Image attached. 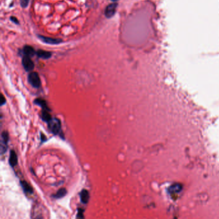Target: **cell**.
<instances>
[{"instance_id":"6da1fadb","label":"cell","mask_w":219,"mask_h":219,"mask_svg":"<svg viewBox=\"0 0 219 219\" xmlns=\"http://www.w3.org/2000/svg\"><path fill=\"white\" fill-rule=\"evenodd\" d=\"M47 123L48 128L51 132L55 134V135H59L60 133H61V123L59 119L52 118V119Z\"/></svg>"},{"instance_id":"7a4b0ae2","label":"cell","mask_w":219,"mask_h":219,"mask_svg":"<svg viewBox=\"0 0 219 219\" xmlns=\"http://www.w3.org/2000/svg\"><path fill=\"white\" fill-rule=\"evenodd\" d=\"M28 82L35 88H39L41 86L40 78L36 72H31L29 74Z\"/></svg>"},{"instance_id":"3957f363","label":"cell","mask_w":219,"mask_h":219,"mask_svg":"<svg viewBox=\"0 0 219 219\" xmlns=\"http://www.w3.org/2000/svg\"><path fill=\"white\" fill-rule=\"evenodd\" d=\"M22 64L26 72H31L34 68V64L30 59V57L25 55L22 59Z\"/></svg>"},{"instance_id":"277c9868","label":"cell","mask_w":219,"mask_h":219,"mask_svg":"<svg viewBox=\"0 0 219 219\" xmlns=\"http://www.w3.org/2000/svg\"><path fill=\"white\" fill-rule=\"evenodd\" d=\"M9 141V134L6 131H3L1 137V152L3 154L7 149V144Z\"/></svg>"},{"instance_id":"5b68a950","label":"cell","mask_w":219,"mask_h":219,"mask_svg":"<svg viewBox=\"0 0 219 219\" xmlns=\"http://www.w3.org/2000/svg\"><path fill=\"white\" fill-rule=\"evenodd\" d=\"M116 8H117V4L116 3H112V4H110L109 6H107L105 12L106 17L110 18V17H112L114 16L116 12Z\"/></svg>"},{"instance_id":"8992f818","label":"cell","mask_w":219,"mask_h":219,"mask_svg":"<svg viewBox=\"0 0 219 219\" xmlns=\"http://www.w3.org/2000/svg\"><path fill=\"white\" fill-rule=\"evenodd\" d=\"M41 39L46 42L47 44H59L61 43L62 41L59 39H53V38H49L47 37H44V36H39Z\"/></svg>"},{"instance_id":"52a82bcc","label":"cell","mask_w":219,"mask_h":219,"mask_svg":"<svg viewBox=\"0 0 219 219\" xmlns=\"http://www.w3.org/2000/svg\"><path fill=\"white\" fill-rule=\"evenodd\" d=\"M9 163L12 167H15L17 163V156L14 150H11V152H10V153Z\"/></svg>"},{"instance_id":"ba28073f","label":"cell","mask_w":219,"mask_h":219,"mask_svg":"<svg viewBox=\"0 0 219 219\" xmlns=\"http://www.w3.org/2000/svg\"><path fill=\"white\" fill-rule=\"evenodd\" d=\"M80 200L81 202L83 203L84 204H87L89 201V194L88 191L86 190H83L81 191L80 193Z\"/></svg>"},{"instance_id":"9c48e42d","label":"cell","mask_w":219,"mask_h":219,"mask_svg":"<svg viewBox=\"0 0 219 219\" xmlns=\"http://www.w3.org/2000/svg\"><path fill=\"white\" fill-rule=\"evenodd\" d=\"M20 183L24 192L29 194H31L33 193L32 188H31V186L27 182H26L25 181H22L20 182Z\"/></svg>"},{"instance_id":"30bf717a","label":"cell","mask_w":219,"mask_h":219,"mask_svg":"<svg viewBox=\"0 0 219 219\" xmlns=\"http://www.w3.org/2000/svg\"><path fill=\"white\" fill-rule=\"evenodd\" d=\"M23 52L24 54L28 57L33 56L35 54L34 49L31 47H30V46H25L23 49Z\"/></svg>"},{"instance_id":"8fae6325","label":"cell","mask_w":219,"mask_h":219,"mask_svg":"<svg viewBox=\"0 0 219 219\" xmlns=\"http://www.w3.org/2000/svg\"><path fill=\"white\" fill-rule=\"evenodd\" d=\"M41 118L42 120H44V122H48L49 120L52 119V116L49 113L48 109H42V114H41Z\"/></svg>"},{"instance_id":"7c38bea8","label":"cell","mask_w":219,"mask_h":219,"mask_svg":"<svg viewBox=\"0 0 219 219\" xmlns=\"http://www.w3.org/2000/svg\"><path fill=\"white\" fill-rule=\"evenodd\" d=\"M37 55L42 59H49L52 56V54L49 52L41 50V49L37 52Z\"/></svg>"},{"instance_id":"4fadbf2b","label":"cell","mask_w":219,"mask_h":219,"mask_svg":"<svg viewBox=\"0 0 219 219\" xmlns=\"http://www.w3.org/2000/svg\"><path fill=\"white\" fill-rule=\"evenodd\" d=\"M35 104H37L38 105L41 106V107H42V109H48V110H49L48 105H47V102H45V100H42V99L41 98H37L36 99V100H35Z\"/></svg>"},{"instance_id":"5bb4252c","label":"cell","mask_w":219,"mask_h":219,"mask_svg":"<svg viewBox=\"0 0 219 219\" xmlns=\"http://www.w3.org/2000/svg\"><path fill=\"white\" fill-rule=\"evenodd\" d=\"M66 193H67V191L65 188H61L58 190V192H57L53 197H55V199H60V198L65 196Z\"/></svg>"},{"instance_id":"9a60e30c","label":"cell","mask_w":219,"mask_h":219,"mask_svg":"<svg viewBox=\"0 0 219 219\" xmlns=\"http://www.w3.org/2000/svg\"><path fill=\"white\" fill-rule=\"evenodd\" d=\"M171 190H172V192H179V191L181 190V187L179 185H176L173 186L172 187V188H171Z\"/></svg>"},{"instance_id":"2e32d148","label":"cell","mask_w":219,"mask_h":219,"mask_svg":"<svg viewBox=\"0 0 219 219\" xmlns=\"http://www.w3.org/2000/svg\"><path fill=\"white\" fill-rule=\"evenodd\" d=\"M30 0H20L21 5L23 7H26L27 6L28 3H29Z\"/></svg>"},{"instance_id":"e0dca14e","label":"cell","mask_w":219,"mask_h":219,"mask_svg":"<svg viewBox=\"0 0 219 219\" xmlns=\"http://www.w3.org/2000/svg\"><path fill=\"white\" fill-rule=\"evenodd\" d=\"M77 217L78 218H83V210H81L80 208H79V210H78V215H77Z\"/></svg>"},{"instance_id":"ac0fdd59","label":"cell","mask_w":219,"mask_h":219,"mask_svg":"<svg viewBox=\"0 0 219 219\" xmlns=\"http://www.w3.org/2000/svg\"><path fill=\"white\" fill-rule=\"evenodd\" d=\"M1 105H3V104H5V102H6V100H5V97H3V95H1Z\"/></svg>"},{"instance_id":"d6986e66","label":"cell","mask_w":219,"mask_h":219,"mask_svg":"<svg viewBox=\"0 0 219 219\" xmlns=\"http://www.w3.org/2000/svg\"><path fill=\"white\" fill-rule=\"evenodd\" d=\"M11 20L13 21V22H14V23H18V22H17V21H17V19L16 18H15V17H11Z\"/></svg>"},{"instance_id":"ffe728a7","label":"cell","mask_w":219,"mask_h":219,"mask_svg":"<svg viewBox=\"0 0 219 219\" xmlns=\"http://www.w3.org/2000/svg\"><path fill=\"white\" fill-rule=\"evenodd\" d=\"M112 1H117V0H112Z\"/></svg>"}]
</instances>
